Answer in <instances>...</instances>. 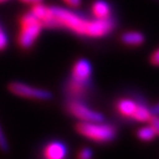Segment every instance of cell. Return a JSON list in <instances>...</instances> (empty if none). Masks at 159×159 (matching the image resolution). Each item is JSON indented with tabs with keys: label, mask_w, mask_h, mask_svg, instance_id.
<instances>
[{
	"label": "cell",
	"mask_w": 159,
	"mask_h": 159,
	"mask_svg": "<svg viewBox=\"0 0 159 159\" xmlns=\"http://www.w3.org/2000/svg\"><path fill=\"white\" fill-rule=\"evenodd\" d=\"M43 24L32 12L25 13L20 18V32L18 35V44L24 50L31 48L38 39L43 30Z\"/></svg>",
	"instance_id": "cell-1"
},
{
	"label": "cell",
	"mask_w": 159,
	"mask_h": 159,
	"mask_svg": "<svg viewBox=\"0 0 159 159\" xmlns=\"http://www.w3.org/2000/svg\"><path fill=\"white\" fill-rule=\"evenodd\" d=\"M92 67L91 64L85 59H80L73 65L72 68V78L83 81H90Z\"/></svg>",
	"instance_id": "cell-8"
},
{
	"label": "cell",
	"mask_w": 159,
	"mask_h": 159,
	"mask_svg": "<svg viewBox=\"0 0 159 159\" xmlns=\"http://www.w3.org/2000/svg\"><path fill=\"white\" fill-rule=\"evenodd\" d=\"M8 90L13 93L14 96L21 97V98H27V99H35V100H48L52 98V94L50 91L40 89V87H34L25 83L20 81H13L8 86Z\"/></svg>",
	"instance_id": "cell-4"
},
{
	"label": "cell",
	"mask_w": 159,
	"mask_h": 159,
	"mask_svg": "<svg viewBox=\"0 0 159 159\" xmlns=\"http://www.w3.org/2000/svg\"><path fill=\"white\" fill-rule=\"evenodd\" d=\"M7 44H8L7 34L5 33V31L1 29V26H0V51L1 50H5Z\"/></svg>",
	"instance_id": "cell-16"
},
{
	"label": "cell",
	"mask_w": 159,
	"mask_h": 159,
	"mask_svg": "<svg viewBox=\"0 0 159 159\" xmlns=\"http://www.w3.org/2000/svg\"><path fill=\"white\" fill-rule=\"evenodd\" d=\"M137 105H138V102H136L130 98H121L116 104V108H117V112L121 117L127 118V119H132L133 114L136 112Z\"/></svg>",
	"instance_id": "cell-10"
},
{
	"label": "cell",
	"mask_w": 159,
	"mask_h": 159,
	"mask_svg": "<svg viewBox=\"0 0 159 159\" xmlns=\"http://www.w3.org/2000/svg\"><path fill=\"white\" fill-rule=\"evenodd\" d=\"M67 154V148L60 142L48 143L44 148V157L47 159H63Z\"/></svg>",
	"instance_id": "cell-9"
},
{
	"label": "cell",
	"mask_w": 159,
	"mask_h": 159,
	"mask_svg": "<svg viewBox=\"0 0 159 159\" xmlns=\"http://www.w3.org/2000/svg\"><path fill=\"white\" fill-rule=\"evenodd\" d=\"M137 136L139 139H142L143 142H150L156 137V133H154L153 129L151 126H146V127L139 129L137 132Z\"/></svg>",
	"instance_id": "cell-14"
},
{
	"label": "cell",
	"mask_w": 159,
	"mask_h": 159,
	"mask_svg": "<svg viewBox=\"0 0 159 159\" xmlns=\"http://www.w3.org/2000/svg\"><path fill=\"white\" fill-rule=\"evenodd\" d=\"M150 61H151V64L154 65V66H159V48H157V50L151 54Z\"/></svg>",
	"instance_id": "cell-18"
},
{
	"label": "cell",
	"mask_w": 159,
	"mask_h": 159,
	"mask_svg": "<svg viewBox=\"0 0 159 159\" xmlns=\"http://www.w3.org/2000/svg\"><path fill=\"white\" fill-rule=\"evenodd\" d=\"M92 14L94 18L102 19V18H108L111 14V10L107 2H105L104 0H97L96 2L92 5Z\"/></svg>",
	"instance_id": "cell-11"
},
{
	"label": "cell",
	"mask_w": 159,
	"mask_h": 159,
	"mask_svg": "<svg viewBox=\"0 0 159 159\" xmlns=\"http://www.w3.org/2000/svg\"><path fill=\"white\" fill-rule=\"evenodd\" d=\"M114 29V21L111 18H102L94 20H87L86 24V32L85 35L93 37V38H99L108 34Z\"/></svg>",
	"instance_id": "cell-6"
},
{
	"label": "cell",
	"mask_w": 159,
	"mask_h": 159,
	"mask_svg": "<svg viewBox=\"0 0 159 159\" xmlns=\"http://www.w3.org/2000/svg\"><path fill=\"white\" fill-rule=\"evenodd\" d=\"M68 6H71V7H78L80 5V1L81 0H64Z\"/></svg>",
	"instance_id": "cell-20"
},
{
	"label": "cell",
	"mask_w": 159,
	"mask_h": 159,
	"mask_svg": "<svg viewBox=\"0 0 159 159\" xmlns=\"http://www.w3.org/2000/svg\"><path fill=\"white\" fill-rule=\"evenodd\" d=\"M0 150L1 151H7L8 150V144H7V139L5 137V133L0 126Z\"/></svg>",
	"instance_id": "cell-17"
},
{
	"label": "cell",
	"mask_w": 159,
	"mask_h": 159,
	"mask_svg": "<svg viewBox=\"0 0 159 159\" xmlns=\"http://www.w3.org/2000/svg\"><path fill=\"white\" fill-rule=\"evenodd\" d=\"M77 131L81 136L97 143H108L113 140L117 130L113 125L102 121H80L77 124Z\"/></svg>",
	"instance_id": "cell-2"
},
{
	"label": "cell",
	"mask_w": 159,
	"mask_h": 159,
	"mask_svg": "<svg viewBox=\"0 0 159 159\" xmlns=\"http://www.w3.org/2000/svg\"><path fill=\"white\" fill-rule=\"evenodd\" d=\"M52 13L56 23L59 27H64L74 32L78 35H85L87 20L75 12L63 8V7H52Z\"/></svg>",
	"instance_id": "cell-3"
},
{
	"label": "cell",
	"mask_w": 159,
	"mask_h": 159,
	"mask_svg": "<svg viewBox=\"0 0 159 159\" xmlns=\"http://www.w3.org/2000/svg\"><path fill=\"white\" fill-rule=\"evenodd\" d=\"M5 1H7V0H0V2H5Z\"/></svg>",
	"instance_id": "cell-23"
},
{
	"label": "cell",
	"mask_w": 159,
	"mask_h": 159,
	"mask_svg": "<svg viewBox=\"0 0 159 159\" xmlns=\"http://www.w3.org/2000/svg\"><path fill=\"white\" fill-rule=\"evenodd\" d=\"M151 112H152V114H159V104L154 105L152 110H151Z\"/></svg>",
	"instance_id": "cell-22"
},
{
	"label": "cell",
	"mask_w": 159,
	"mask_h": 159,
	"mask_svg": "<svg viewBox=\"0 0 159 159\" xmlns=\"http://www.w3.org/2000/svg\"><path fill=\"white\" fill-rule=\"evenodd\" d=\"M78 157L81 159H87L90 158V157H92V152L90 148H83L81 151L79 152V154H78Z\"/></svg>",
	"instance_id": "cell-19"
},
{
	"label": "cell",
	"mask_w": 159,
	"mask_h": 159,
	"mask_svg": "<svg viewBox=\"0 0 159 159\" xmlns=\"http://www.w3.org/2000/svg\"><path fill=\"white\" fill-rule=\"evenodd\" d=\"M89 87H90V81H83L71 77V79L68 80L66 85V92L72 99L80 100L87 96Z\"/></svg>",
	"instance_id": "cell-7"
},
{
	"label": "cell",
	"mask_w": 159,
	"mask_h": 159,
	"mask_svg": "<svg viewBox=\"0 0 159 159\" xmlns=\"http://www.w3.org/2000/svg\"><path fill=\"white\" fill-rule=\"evenodd\" d=\"M25 4H29V5H34V4H38V2H43V0H20Z\"/></svg>",
	"instance_id": "cell-21"
},
{
	"label": "cell",
	"mask_w": 159,
	"mask_h": 159,
	"mask_svg": "<svg viewBox=\"0 0 159 159\" xmlns=\"http://www.w3.org/2000/svg\"><path fill=\"white\" fill-rule=\"evenodd\" d=\"M121 41L127 46H139L144 43V35L139 32H126L121 35Z\"/></svg>",
	"instance_id": "cell-12"
},
{
	"label": "cell",
	"mask_w": 159,
	"mask_h": 159,
	"mask_svg": "<svg viewBox=\"0 0 159 159\" xmlns=\"http://www.w3.org/2000/svg\"><path fill=\"white\" fill-rule=\"evenodd\" d=\"M148 123H150V126L153 129L156 136H159V117L152 114L151 118L148 119Z\"/></svg>",
	"instance_id": "cell-15"
},
{
	"label": "cell",
	"mask_w": 159,
	"mask_h": 159,
	"mask_svg": "<svg viewBox=\"0 0 159 159\" xmlns=\"http://www.w3.org/2000/svg\"><path fill=\"white\" fill-rule=\"evenodd\" d=\"M151 116H152L151 110H148L144 104H138L132 119L136 120V121H148Z\"/></svg>",
	"instance_id": "cell-13"
},
{
	"label": "cell",
	"mask_w": 159,
	"mask_h": 159,
	"mask_svg": "<svg viewBox=\"0 0 159 159\" xmlns=\"http://www.w3.org/2000/svg\"><path fill=\"white\" fill-rule=\"evenodd\" d=\"M67 111L80 121H102L104 116L94 110L87 107L78 99H71L66 105Z\"/></svg>",
	"instance_id": "cell-5"
}]
</instances>
